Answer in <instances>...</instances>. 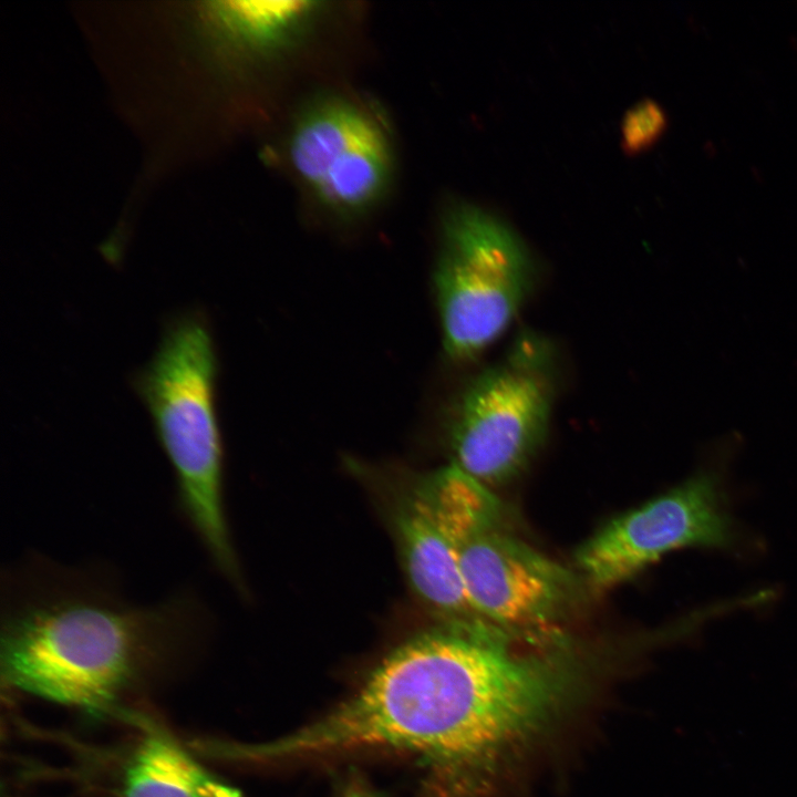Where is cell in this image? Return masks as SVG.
<instances>
[{"label": "cell", "instance_id": "obj_1", "mask_svg": "<svg viewBox=\"0 0 797 797\" xmlns=\"http://www.w3.org/2000/svg\"><path fill=\"white\" fill-rule=\"evenodd\" d=\"M579 665L570 643L442 623L392 651L327 715L278 737L275 752L284 762L396 752L425 769L423 797H466L475 767L568 705Z\"/></svg>", "mask_w": 797, "mask_h": 797}, {"label": "cell", "instance_id": "obj_2", "mask_svg": "<svg viewBox=\"0 0 797 797\" xmlns=\"http://www.w3.org/2000/svg\"><path fill=\"white\" fill-rule=\"evenodd\" d=\"M107 573L32 557L2 582L0 664L11 687L100 713L204 641V601H128Z\"/></svg>", "mask_w": 797, "mask_h": 797}, {"label": "cell", "instance_id": "obj_3", "mask_svg": "<svg viewBox=\"0 0 797 797\" xmlns=\"http://www.w3.org/2000/svg\"><path fill=\"white\" fill-rule=\"evenodd\" d=\"M217 372L209 322L203 311L189 310L169 320L134 387L173 468L182 514L214 565L237 580L224 504Z\"/></svg>", "mask_w": 797, "mask_h": 797}, {"label": "cell", "instance_id": "obj_4", "mask_svg": "<svg viewBox=\"0 0 797 797\" xmlns=\"http://www.w3.org/2000/svg\"><path fill=\"white\" fill-rule=\"evenodd\" d=\"M556 390L552 345L521 334L454 398L446 422L451 463L489 489L517 477L547 439Z\"/></svg>", "mask_w": 797, "mask_h": 797}, {"label": "cell", "instance_id": "obj_5", "mask_svg": "<svg viewBox=\"0 0 797 797\" xmlns=\"http://www.w3.org/2000/svg\"><path fill=\"white\" fill-rule=\"evenodd\" d=\"M535 275L531 252L509 224L475 204L453 207L434 270L446 355L466 362L494 344L522 309Z\"/></svg>", "mask_w": 797, "mask_h": 797}, {"label": "cell", "instance_id": "obj_6", "mask_svg": "<svg viewBox=\"0 0 797 797\" xmlns=\"http://www.w3.org/2000/svg\"><path fill=\"white\" fill-rule=\"evenodd\" d=\"M738 541L722 475L715 467H705L603 525L577 549L575 562L588 590L601 593L674 550H727Z\"/></svg>", "mask_w": 797, "mask_h": 797}, {"label": "cell", "instance_id": "obj_7", "mask_svg": "<svg viewBox=\"0 0 797 797\" xmlns=\"http://www.w3.org/2000/svg\"><path fill=\"white\" fill-rule=\"evenodd\" d=\"M463 582L486 621L526 636L565 635L562 623L588 589L578 573L499 526L445 532Z\"/></svg>", "mask_w": 797, "mask_h": 797}, {"label": "cell", "instance_id": "obj_8", "mask_svg": "<svg viewBox=\"0 0 797 797\" xmlns=\"http://www.w3.org/2000/svg\"><path fill=\"white\" fill-rule=\"evenodd\" d=\"M387 142L363 111L321 102L297 122L289 143L294 172L328 208L354 214L371 207L390 177Z\"/></svg>", "mask_w": 797, "mask_h": 797}, {"label": "cell", "instance_id": "obj_9", "mask_svg": "<svg viewBox=\"0 0 797 797\" xmlns=\"http://www.w3.org/2000/svg\"><path fill=\"white\" fill-rule=\"evenodd\" d=\"M395 526L407 578L422 602L443 623L486 621L469 601L453 544L416 485L398 501Z\"/></svg>", "mask_w": 797, "mask_h": 797}, {"label": "cell", "instance_id": "obj_10", "mask_svg": "<svg viewBox=\"0 0 797 797\" xmlns=\"http://www.w3.org/2000/svg\"><path fill=\"white\" fill-rule=\"evenodd\" d=\"M122 797H244L168 735L151 733L130 756Z\"/></svg>", "mask_w": 797, "mask_h": 797}, {"label": "cell", "instance_id": "obj_11", "mask_svg": "<svg viewBox=\"0 0 797 797\" xmlns=\"http://www.w3.org/2000/svg\"><path fill=\"white\" fill-rule=\"evenodd\" d=\"M309 1H240L224 8L235 30L267 46L286 42L314 12Z\"/></svg>", "mask_w": 797, "mask_h": 797}, {"label": "cell", "instance_id": "obj_12", "mask_svg": "<svg viewBox=\"0 0 797 797\" xmlns=\"http://www.w3.org/2000/svg\"><path fill=\"white\" fill-rule=\"evenodd\" d=\"M667 114L655 100L644 97L631 105L621 120V147L638 154L651 147L667 127Z\"/></svg>", "mask_w": 797, "mask_h": 797}, {"label": "cell", "instance_id": "obj_13", "mask_svg": "<svg viewBox=\"0 0 797 797\" xmlns=\"http://www.w3.org/2000/svg\"><path fill=\"white\" fill-rule=\"evenodd\" d=\"M338 797H376L373 790L361 780L350 782Z\"/></svg>", "mask_w": 797, "mask_h": 797}]
</instances>
